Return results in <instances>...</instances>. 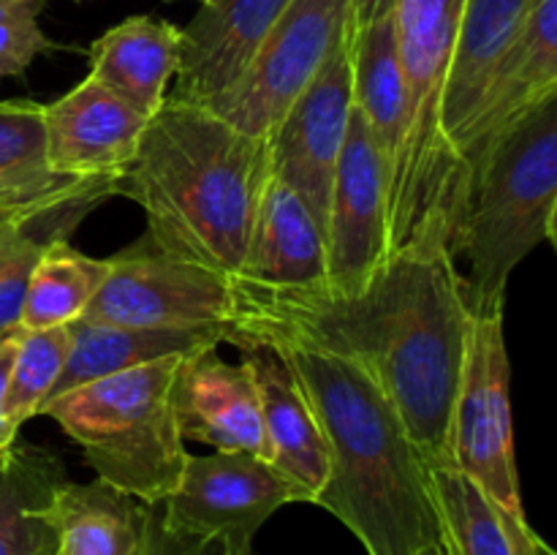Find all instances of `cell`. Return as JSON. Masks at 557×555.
<instances>
[{
  "label": "cell",
  "instance_id": "6da1fadb",
  "mask_svg": "<svg viewBox=\"0 0 557 555\" xmlns=\"http://www.w3.org/2000/svg\"><path fill=\"white\" fill-rule=\"evenodd\" d=\"M232 330L337 354L381 386L428 468H451L449 424L473 313L446 250L389 254L351 292L232 278Z\"/></svg>",
  "mask_w": 557,
  "mask_h": 555
},
{
  "label": "cell",
  "instance_id": "7a4b0ae2",
  "mask_svg": "<svg viewBox=\"0 0 557 555\" xmlns=\"http://www.w3.org/2000/svg\"><path fill=\"white\" fill-rule=\"evenodd\" d=\"M264 343L288 365L324 435L330 477L313 504L332 511L368 555H417L441 542L428 462L381 386L337 354Z\"/></svg>",
  "mask_w": 557,
  "mask_h": 555
},
{
  "label": "cell",
  "instance_id": "3957f363",
  "mask_svg": "<svg viewBox=\"0 0 557 555\" xmlns=\"http://www.w3.org/2000/svg\"><path fill=\"white\" fill-rule=\"evenodd\" d=\"M267 174V139L166 98L120 174V194L145 210V237L161 254L237 278Z\"/></svg>",
  "mask_w": 557,
  "mask_h": 555
},
{
  "label": "cell",
  "instance_id": "277c9868",
  "mask_svg": "<svg viewBox=\"0 0 557 555\" xmlns=\"http://www.w3.org/2000/svg\"><path fill=\"white\" fill-rule=\"evenodd\" d=\"M462 0H395V44L406 79L408 128L389 188V254L446 250L457 259L451 221L455 163L441 128L446 76Z\"/></svg>",
  "mask_w": 557,
  "mask_h": 555
},
{
  "label": "cell",
  "instance_id": "5b68a950",
  "mask_svg": "<svg viewBox=\"0 0 557 555\" xmlns=\"http://www.w3.org/2000/svg\"><path fill=\"white\" fill-rule=\"evenodd\" d=\"M557 96L528 114L484 163L460 234L468 308L504 313L509 278L542 243L555 245Z\"/></svg>",
  "mask_w": 557,
  "mask_h": 555
},
{
  "label": "cell",
  "instance_id": "8992f818",
  "mask_svg": "<svg viewBox=\"0 0 557 555\" xmlns=\"http://www.w3.org/2000/svg\"><path fill=\"white\" fill-rule=\"evenodd\" d=\"M177 362L158 359L90 381L47 400L38 414L58 422L98 479L161 504L177 490L188 457L172 406Z\"/></svg>",
  "mask_w": 557,
  "mask_h": 555
},
{
  "label": "cell",
  "instance_id": "52a82bcc",
  "mask_svg": "<svg viewBox=\"0 0 557 555\" xmlns=\"http://www.w3.org/2000/svg\"><path fill=\"white\" fill-rule=\"evenodd\" d=\"M451 468L484 490L504 515L525 520L511 422V365L504 313L473 316L449 424Z\"/></svg>",
  "mask_w": 557,
  "mask_h": 555
},
{
  "label": "cell",
  "instance_id": "ba28073f",
  "mask_svg": "<svg viewBox=\"0 0 557 555\" xmlns=\"http://www.w3.org/2000/svg\"><path fill=\"white\" fill-rule=\"evenodd\" d=\"M351 27V0H292L243 74L201 107L267 139Z\"/></svg>",
  "mask_w": 557,
  "mask_h": 555
},
{
  "label": "cell",
  "instance_id": "9c48e42d",
  "mask_svg": "<svg viewBox=\"0 0 557 555\" xmlns=\"http://www.w3.org/2000/svg\"><path fill=\"white\" fill-rule=\"evenodd\" d=\"M557 96V0H533L520 33L484 85L476 109L455 141L451 215L460 250L473 185L495 147L544 101Z\"/></svg>",
  "mask_w": 557,
  "mask_h": 555
},
{
  "label": "cell",
  "instance_id": "30bf717a",
  "mask_svg": "<svg viewBox=\"0 0 557 555\" xmlns=\"http://www.w3.org/2000/svg\"><path fill=\"white\" fill-rule=\"evenodd\" d=\"M87 321L136 326H232V278L161 254L147 237L109 259Z\"/></svg>",
  "mask_w": 557,
  "mask_h": 555
},
{
  "label": "cell",
  "instance_id": "8fae6325",
  "mask_svg": "<svg viewBox=\"0 0 557 555\" xmlns=\"http://www.w3.org/2000/svg\"><path fill=\"white\" fill-rule=\"evenodd\" d=\"M286 504H308V495L272 462L250 452L215 449L185 457L177 490L152 506L163 528L174 533L253 539Z\"/></svg>",
  "mask_w": 557,
  "mask_h": 555
},
{
  "label": "cell",
  "instance_id": "7c38bea8",
  "mask_svg": "<svg viewBox=\"0 0 557 555\" xmlns=\"http://www.w3.org/2000/svg\"><path fill=\"white\" fill-rule=\"evenodd\" d=\"M351 33L354 27L267 136L270 174L308 205L321 229L354 107Z\"/></svg>",
  "mask_w": 557,
  "mask_h": 555
},
{
  "label": "cell",
  "instance_id": "4fadbf2b",
  "mask_svg": "<svg viewBox=\"0 0 557 555\" xmlns=\"http://www.w3.org/2000/svg\"><path fill=\"white\" fill-rule=\"evenodd\" d=\"M326 286L351 292L389 250V166L370 136L362 112L351 107L326 207Z\"/></svg>",
  "mask_w": 557,
  "mask_h": 555
},
{
  "label": "cell",
  "instance_id": "5bb4252c",
  "mask_svg": "<svg viewBox=\"0 0 557 555\" xmlns=\"http://www.w3.org/2000/svg\"><path fill=\"white\" fill-rule=\"evenodd\" d=\"M49 163L74 177H120L139 150L147 118L98 79L44 103Z\"/></svg>",
  "mask_w": 557,
  "mask_h": 555
},
{
  "label": "cell",
  "instance_id": "9a60e30c",
  "mask_svg": "<svg viewBox=\"0 0 557 555\" xmlns=\"http://www.w3.org/2000/svg\"><path fill=\"white\" fill-rule=\"evenodd\" d=\"M172 406L185 441L212 449L250 452L264 460V428L248 365L226 362L218 348L180 357Z\"/></svg>",
  "mask_w": 557,
  "mask_h": 555
},
{
  "label": "cell",
  "instance_id": "2e32d148",
  "mask_svg": "<svg viewBox=\"0 0 557 555\" xmlns=\"http://www.w3.org/2000/svg\"><path fill=\"white\" fill-rule=\"evenodd\" d=\"M226 343H234L239 362L248 365L256 381L264 428V460L292 479L308 495V504H313L330 477V457L302 390L270 343L234 330H228Z\"/></svg>",
  "mask_w": 557,
  "mask_h": 555
},
{
  "label": "cell",
  "instance_id": "e0dca14e",
  "mask_svg": "<svg viewBox=\"0 0 557 555\" xmlns=\"http://www.w3.org/2000/svg\"><path fill=\"white\" fill-rule=\"evenodd\" d=\"M292 0H207L183 30V60L166 98L207 103L226 90Z\"/></svg>",
  "mask_w": 557,
  "mask_h": 555
},
{
  "label": "cell",
  "instance_id": "ac0fdd59",
  "mask_svg": "<svg viewBox=\"0 0 557 555\" xmlns=\"http://www.w3.org/2000/svg\"><path fill=\"white\" fill-rule=\"evenodd\" d=\"M237 278L272 288H302L326 281L324 229L275 174H267L261 185Z\"/></svg>",
  "mask_w": 557,
  "mask_h": 555
},
{
  "label": "cell",
  "instance_id": "d6986e66",
  "mask_svg": "<svg viewBox=\"0 0 557 555\" xmlns=\"http://www.w3.org/2000/svg\"><path fill=\"white\" fill-rule=\"evenodd\" d=\"M232 326H136L76 319L69 324V354L47 400L90 381L169 357L218 348Z\"/></svg>",
  "mask_w": 557,
  "mask_h": 555
},
{
  "label": "cell",
  "instance_id": "ffe728a7",
  "mask_svg": "<svg viewBox=\"0 0 557 555\" xmlns=\"http://www.w3.org/2000/svg\"><path fill=\"white\" fill-rule=\"evenodd\" d=\"M180 60L183 30L166 20L139 14L109 27L92 41L90 76L150 120L166 101Z\"/></svg>",
  "mask_w": 557,
  "mask_h": 555
},
{
  "label": "cell",
  "instance_id": "44dd1931",
  "mask_svg": "<svg viewBox=\"0 0 557 555\" xmlns=\"http://www.w3.org/2000/svg\"><path fill=\"white\" fill-rule=\"evenodd\" d=\"M152 506L125 490L92 482H60L47 506L52 555H145Z\"/></svg>",
  "mask_w": 557,
  "mask_h": 555
},
{
  "label": "cell",
  "instance_id": "7402d4cb",
  "mask_svg": "<svg viewBox=\"0 0 557 555\" xmlns=\"http://www.w3.org/2000/svg\"><path fill=\"white\" fill-rule=\"evenodd\" d=\"M533 0H462L460 25L446 76L441 128L455 163V141L482 98L495 65L520 33ZM455 188V183H451ZM455 221V215H451ZM457 243V237H455Z\"/></svg>",
  "mask_w": 557,
  "mask_h": 555
},
{
  "label": "cell",
  "instance_id": "603a6c76",
  "mask_svg": "<svg viewBox=\"0 0 557 555\" xmlns=\"http://www.w3.org/2000/svg\"><path fill=\"white\" fill-rule=\"evenodd\" d=\"M351 82L354 107L362 112L370 136L389 166L392 188L408 128L406 79H403L400 58H397L392 11L362 25L354 22Z\"/></svg>",
  "mask_w": 557,
  "mask_h": 555
},
{
  "label": "cell",
  "instance_id": "cb8c5ba5",
  "mask_svg": "<svg viewBox=\"0 0 557 555\" xmlns=\"http://www.w3.org/2000/svg\"><path fill=\"white\" fill-rule=\"evenodd\" d=\"M98 177H74L49 163L44 103L0 101V210H44Z\"/></svg>",
  "mask_w": 557,
  "mask_h": 555
},
{
  "label": "cell",
  "instance_id": "d4e9b609",
  "mask_svg": "<svg viewBox=\"0 0 557 555\" xmlns=\"http://www.w3.org/2000/svg\"><path fill=\"white\" fill-rule=\"evenodd\" d=\"M430 493L441 522V542L449 555H522L536 536L528 520L504 515L457 468H428Z\"/></svg>",
  "mask_w": 557,
  "mask_h": 555
},
{
  "label": "cell",
  "instance_id": "484cf974",
  "mask_svg": "<svg viewBox=\"0 0 557 555\" xmlns=\"http://www.w3.org/2000/svg\"><path fill=\"white\" fill-rule=\"evenodd\" d=\"M65 482L63 462L47 449L16 441L0 466V555H52L47 506Z\"/></svg>",
  "mask_w": 557,
  "mask_h": 555
},
{
  "label": "cell",
  "instance_id": "4316f807",
  "mask_svg": "<svg viewBox=\"0 0 557 555\" xmlns=\"http://www.w3.org/2000/svg\"><path fill=\"white\" fill-rule=\"evenodd\" d=\"M109 275V259L76 250L69 239L54 243L38 256L22 305V330L69 326L82 319L87 305Z\"/></svg>",
  "mask_w": 557,
  "mask_h": 555
},
{
  "label": "cell",
  "instance_id": "83f0119b",
  "mask_svg": "<svg viewBox=\"0 0 557 555\" xmlns=\"http://www.w3.org/2000/svg\"><path fill=\"white\" fill-rule=\"evenodd\" d=\"M65 354H69V326L22 330L3 403V419L11 433L20 435L22 424L38 417L54 381L63 373Z\"/></svg>",
  "mask_w": 557,
  "mask_h": 555
},
{
  "label": "cell",
  "instance_id": "f1b7e54d",
  "mask_svg": "<svg viewBox=\"0 0 557 555\" xmlns=\"http://www.w3.org/2000/svg\"><path fill=\"white\" fill-rule=\"evenodd\" d=\"M47 0H0V82L25 74L38 54L54 52V44L41 30Z\"/></svg>",
  "mask_w": 557,
  "mask_h": 555
},
{
  "label": "cell",
  "instance_id": "f546056e",
  "mask_svg": "<svg viewBox=\"0 0 557 555\" xmlns=\"http://www.w3.org/2000/svg\"><path fill=\"white\" fill-rule=\"evenodd\" d=\"M145 555H256L253 539L218 533V536H188L163 528L156 506H152L150 531H147Z\"/></svg>",
  "mask_w": 557,
  "mask_h": 555
},
{
  "label": "cell",
  "instance_id": "4dcf8cb0",
  "mask_svg": "<svg viewBox=\"0 0 557 555\" xmlns=\"http://www.w3.org/2000/svg\"><path fill=\"white\" fill-rule=\"evenodd\" d=\"M20 335H22V326H16V330L0 335V444L3 446H11L16 441V433H11L9 424H5V419H3V403H5V392H9L11 370H14Z\"/></svg>",
  "mask_w": 557,
  "mask_h": 555
},
{
  "label": "cell",
  "instance_id": "1f68e13d",
  "mask_svg": "<svg viewBox=\"0 0 557 555\" xmlns=\"http://www.w3.org/2000/svg\"><path fill=\"white\" fill-rule=\"evenodd\" d=\"M38 212L20 215V212L0 210V270H3V267L11 261V256L22 248V243H25L27 234H30L33 218H36Z\"/></svg>",
  "mask_w": 557,
  "mask_h": 555
},
{
  "label": "cell",
  "instance_id": "d6a6232c",
  "mask_svg": "<svg viewBox=\"0 0 557 555\" xmlns=\"http://www.w3.org/2000/svg\"><path fill=\"white\" fill-rule=\"evenodd\" d=\"M351 3H354V22L362 25V22H370L375 20V16L392 11L395 0H351Z\"/></svg>",
  "mask_w": 557,
  "mask_h": 555
},
{
  "label": "cell",
  "instance_id": "836d02e7",
  "mask_svg": "<svg viewBox=\"0 0 557 555\" xmlns=\"http://www.w3.org/2000/svg\"><path fill=\"white\" fill-rule=\"evenodd\" d=\"M522 555H555V550L549 547V544L544 542V539L536 533V536H533L531 542L525 544V550H522Z\"/></svg>",
  "mask_w": 557,
  "mask_h": 555
},
{
  "label": "cell",
  "instance_id": "e575fe53",
  "mask_svg": "<svg viewBox=\"0 0 557 555\" xmlns=\"http://www.w3.org/2000/svg\"><path fill=\"white\" fill-rule=\"evenodd\" d=\"M417 555H449V553H446L444 542H435V544H428V547L419 550Z\"/></svg>",
  "mask_w": 557,
  "mask_h": 555
},
{
  "label": "cell",
  "instance_id": "d590c367",
  "mask_svg": "<svg viewBox=\"0 0 557 555\" xmlns=\"http://www.w3.org/2000/svg\"><path fill=\"white\" fill-rule=\"evenodd\" d=\"M14 444H16V441H14ZM14 444H11V446H14ZM11 446H3V444H0V466H3V462H5V457H9Z\"/></svg>",
  "mask_w": 557,
  "mask_h": 555
},
{
  "label": "cell",
  "instance_id": "8d00e7d4",
  "mask_svg": "<svg viewBox=\"0 0 557 555\" xmlns=\"http://www.w3.org/2000/svg\"><path fill=\"white\" fill-rule=\"evenodd\" d=\"M196 3H207V0H196Z\"/></svg>",
  "mask_w": 557,
  "mask_h": 555
},
{
  "label": "cell",
  "instance_id": "74e56055",
  "mask_svg": "<svg viewBox=\"0 0 557 555\" xmlns=\"http://www.w3.org/2000/svg\"><path fill=\"white\" fill-rule=\"evenodd\" d=\"M74 3H85V0H74Z\"/></svg>",
  "mask_w": 557,
  "mask_h": 555
}]
</instances>
